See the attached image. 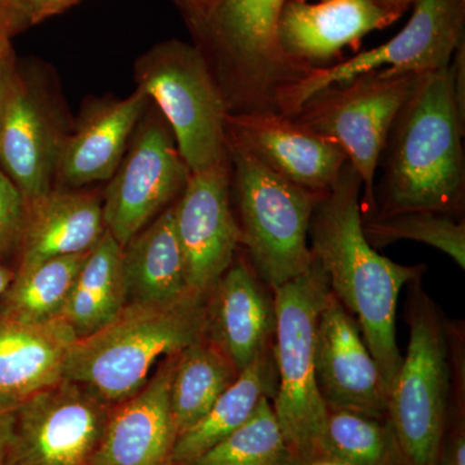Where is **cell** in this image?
Here are the masks:
<instances>
[{"label": "cell", "instance_id": "6da1fadb", "mask_svg": "<svg viewBox=\"0 0 465 465\" xmlns=\"http://www.w3.org/2000/svg\"><path fill=\"white\" fill-rule=\"evenodd\" d=\"M361 192L362 180L348 161L314 207L309 247L326 272L333 295L360 324L390 399L403 360L396 333L400 293L420 281L425 265L391 262L367 242Z\"/></svg>", "mask_w": 465, "mask_h": 465}, {"label": "cell", "instance_id": "7a4b0ae2", "mask_svg": "<svg viewBox=\"0 0 465 465\" xmlns=\"http://www.w3.org/2000/svg\"><path fill=\"white\" fill-rule=\"evenodd\" d=\"M464 125L449 67L424 74L388 134L374 215L402 211L459 215L465 195Z\"/></svg>", "mask_w": 465, "mask_h": 465}, {"label": "cell", "instance_id": "3957f363", "mask_svg": "<svg viewBox=\"0 0 465 465\" xmlns=\"http://www.w3.org/2000/svg\"><path fill=\"white\" fill-rule=\"evenodd\" d=\"M287 0H206L189 12L229 114H281L280 101L312 70L295 65L278 45Z\"/></svg>", "mask_w": 465, "mask_h": 465}, {"label": "cell", "instance_id": "277c9868", "mask_svg": "<svg viewBox=\"0 0 465 465\" xmlns=\"http://www.w3.org/2000/svg\"><path fill=\"white\" fill-rule=\"evenodd\" d=\"M207 293L189 292L168 304L128 302L100 330L76 339L64 379L84 384L110 405L136 393L163 358L204 336Z\"/></svg>", "mask_w": 465, "mask_h": 465}, {"label": "cell", "instance_id": "5b68a950", "mask_svg": "<svg viewBox=\"0 0 465 465\" xmlns=\"http://www.w3.org/2000/svg\"><path fill=\"white\" fill-rule=\"evenodd\" d=\"M409 289V345L388 399V418L405 465H437L454 382L451 324L420 281Z\"/></svg>", "mask_w": 465, "mask_h": 465}, {"label": "cell", "instance_id": "8992f818", "mask_svg": "<svg viewBox=\"0 0 465 465\" xmlns=\"http://www.w3.org/2000/svg\"><path fill=\"white\" fill-rule=\"evenodd\" d=\"M329 277L317 259L304 273L273 291V353L278 387L272 400L290 455L321 457L327 409L318 391L314 356Z\"/></svg>", "mask_w": 465, "mask_h": 465}, {"label": "cell", "instance_id": "52a82bcc", "mask_svg": "<svg viewBox=\"0 0 465 465\" xmlns=\"http://www.w3.org/2000/svg\"><path fill=\"white\" fill-rule=\"evenodd\" d=\"M241 243L253 271L272 291L304 273L313 262L309 224L323 194L308 191L265 167L226 137Z\"/></svg>", "mask_w": 465, "mask_h": 465}, {"label": "cell", "instance_id": "ba28073f", "mask_svg": "<svg viewBox=\"0 0 465 465\" xmlns=\"http://www.w3.org/2000/svg\"><path fill=\"white\" fill-rule=\"evenodd\" d=\"M424 74L365 73L313 94L295 115L304 125L338 143L362 180V216L374 215L376 171L394 119Z\"/></svg>", "mask_w": 465, "mask_h": 465}, {"label": "cell", "instance_id": "9c48e42d", "mask_svg": "<svg viewBox=\"0 0 465 465\" xmlns=\"http://www.w3.org/2000/svg\"><path fill=\"white\" fill-rule=\"evenodd\" d=\"M140 88L157 103L192 173L228 161L224 94L197 45L168 41L140 60Z\"/></svg>", "mask_w": 465, "mask_h": 465}, {"label": "cell", "instance_id": "30bf717a", "mask_svg": "<svg viewBox=\"0 0 465 465\" xmlns=\"http://www.w3.org/2000/svg\"><path fill=\"white\" fill-rule=\"evenodd\" d=\"M112 407L61 379L15 407L0 465H91Z\"/></svg>", "mask_w": 465, "mask_h": 465}, {"label": "cell", "instance_id": "8fae6325", "mask_svg": "<svg viewBox=\"0 0 465 465\" xmlns=\"http://www.w3.org/2000/svg\"><path fill=\"white\" fill-rule=\"evenodd\" d=\"M464 0H420L409 23L391 41L335 65L312 70L283 94L281 115L291 118L318 92L374 70L399 75L446 69L464 41Z\"/></svg>", "mask_w": 465, "mask_h": 465}, {"label": "cell", "instance_id": "7c38bea8", "mask_svg": "<svg viewBox=\"0 0 465 465\" xmlns=\"http://www.w3.org/2000/svg\"><path fill=\"white\" fill-rule=\"evenodd\" d=\"M191 174L166 119L143 124L106 189V231L124 247L180 197Z\"/></svg>", "mask_w": 465, "mask_h": 465}, {"label": "cell", "instance_id": "4fadbf2b", "mask_svg": "<svg viewBox=\"0 0 465 465\" xmlns=\"http://www.w3.org/2000/svg\"><path fill=\"white\" fill-rule=\"evenodd\" d=\"M174 229L194 292L208 293L234 260L241 231L231 206V162L192 173L173 204Z\"/></svg>", "mask_w": 465, "mask_h": 465}, {"label": "cell", "instance_id": "5bb4252c", "mask_svg": "<svg viewBox=\"0 0 465 465\" xmlns=\"http://www.w3.org/2000/svg\"><path fill=\"white\" fill-rule=\"evenodd\" d=\"M314 371L326 409L388 418V391L360 324L332 291L318 321Z\"/></svg>", "mask_w": 465, "mask_h": 465}, {"label": "cell", "instance_id": "9a60e30c", "mask_svg": "<svg viewBox=\"0 0 465 465\" xmlns=\"http://www.w3.org/2000/svg\"><path fill=\"white\" fill-rule=\"evenodd\" d=\"M226 137L283 179L324 194L348 155L338 143L281 114H228Z\"/></svg>", "mask_w": 465, "mask_h": 465}, {"label": "cell", "instance_id": "2e32d148", "mask_svg": "<svg viewBox=\"0 0 465 465\" xmlns=\"http://www.w3.org/2000/svg\"><path fill=\"white\" fill-rule=\"evenodd\" d=\"M401 15L374 0H287L277 26L284 56L307 70L333 65L345 47H358L367 34L381 30Z\"/></svg>", "mask_w": 465, "mask_h": 465}, {"label": "cell", "instance_id": "e0dca14e", "mask_svg": "<svg viewBox=\"0 0 465 465\" xmlns=\"http://www.w3.org/2000/svg\"><path fill=\"white\" fill-rule=\"evenodd\" d=\"M65 137L47 97L17 73L0 116V168L26 203L51 191Z\"/></svg>", "mask_w": 465, "mask_h": 465}, {"label": "cell", "instance_id": "ac0fdd59", "mask_svg": "<svg viewBox=\"0 0 465 465\" xmlns=\"http://www.w3.org/2000/svg\"><path fill=\"white\" fill-rule=\"evenodd\" d=\"M176 358H163L136 393L112 407L91 465H173L177 432L170 391Z\"/></svg>", "mask_w": 465, "mask_h": 465}, {"label": "cell", "instance_id": "d6986e66", "mask_svg": "<svg viewBox=\"0 0 465 465\" xmlns=\"http://www.w3.org/2000/svg\"><path fill=\"white\" fill-rule=\"evenodd\" d=\"M274 332L273 291L250 262L232 260L207 293L204 336L241 372L273 348Z\"/></svg>", "mask_w": 465, "mask_h": 465}, {"label": "cell", "instance_id": "ffe728a7", "mask_svg": "<svg viewBox=\"0 0 465 465\" xmlns=\"http://www.w3.org/2000/svg\"><path fill=\"white\" fill-rule=\"evenodd\" d=\"M148 99L139 87L127 99L106 101L91 108L61 146L56 168L61 183L81 188L112 179Z\"/></svg>", "mask_w": 465, "mask_h": 465}, {"label": "cell", "instance_id": "44dd1931", "mask_svg": "<svg viewBox=\"0 0 465 465\" xmlns=\"http://www.w3.org/2000/svg\"><path fill=\"white\" fill-rule=\"evenodd\" d=\"M76 341L64 320L27 323L0 313V400L18 405L64 379Z\"/></svg>", "mask_w": 465, "mask_h": 465}, {"label": "cell", "instance_id": "7402d4cb", "mask_svg": "<svg viewBox=\"0 0 465 465\" xmlns=\"http://www.w3.org/2000/svg\"><path fill=\"white\" fill-rule=\"evenodd\" d=\"M105 231L99 198L88 193L51 189L27 203L18 268L88 252Z\"/></svg>", "mask_w": 465, "mask_h": 465}, {"label": "cell", "instance_id": "603a6c76", "mask_svg": "<svg viewBox=\"0 0 465 465\" xmlns=\"http://www.w3.org/2000/svg\"><path fill=\"white\" fill-rule=\"evenodd\" d=\"M124 273L128 302L168 304L194 292L186 280L173 206L125 244Z\"/></svg>", "mask_w": 465, "mask_h": 465}, {"label": "cell", "instance_id": "cb8c5ba5", "mask_svg": "<svg viewBox=\"0 0 465 465\" xmlns=\"http://www.w3.org/2000/svg\"><path fill=\"white\" fill-rule=\"evenodd\" d=\"M278 376L273 348L242 370L206 415L177 437L173 465H188L241 428L255 412L260 400H273Z\"/></svg>", "mask_w": 465, "mask_h": 465}, {"label": "cell", "instance_id": "d4e9b609", "mask_svg": "<svg viewBox=\"0 0 465 465\" xmlns=\"http://www.w3.org/2000/svg\"><path fill=\"white\" fill-rule=\"evenodd\" d=\"M127 304L124 247L105 231L87 253L61 320L76 339L84 338L114 320Z\"/></svg>", "mask_w": 465, "mask_h": 465}, {"label": "cell", "instance_id": "484cf974", "mask_svg": "<svg viewBox=\"0 0 465 465\" xmlns=\"http://www.w3.org/2000/svg\"><path fill=\"white\" fill-rule=\"evenodd\" d=\"M240 372L206 336L183 349L171 381V410L177 437L201 420Z\"/></svg>", "mask_w": 465, "mask_h": 465}, {"label": "cell", "instance_id": "4316f807", "mask_svg": "<svg viewBox=\"0 0 465 465\" xmlns=\"http://www.w3.org/2000/svg\"><path fill=\"white\" fill-rule=\"evenodd\" d=\"M88 252L17 268L0 298V313L27 323L60 320Z\"/></svg>", "mask_w": 465, "mask_h": 465}, {"label": "cell", "instance_id": "83f0119b", "mask_svg": "<svg viewBox=\"0 0 465 465\" xmlns=\"http://www.w3.org/2000/svg\"><path fill=\"white\" fill-rule=\"evenodd\" d=\"M324 457L349 465H405L390 418L327 409Z\"/></svg>", "mask_w": 465, "mask_h": 465}, {"label": "cell", "instance_id": "f1b7e54d", "mask_svg": "<svg viewBox=\"0 0 465 465\" xmlns=\"http://www.w3.org/2000/svg\"><path fill=\"white\" fill-rule=\"evenodd\" d=\"M362 229L367 242L376 250L399 241L420 242L465 268V223L457 216L433 211H402L362 216Z\"/></svg>", "mask_w": 465, "mask_h": 465}, {"label": "cell", "instance_id": "f546056e", "mask_svg": "<svg viewBox=\"0 0 465 465\" xmlns=\"http://www.w3.org/2000/svg\"><path fill=\"white\" fill-rule=\"evenodd\" d=\"M289 454L272 400L262 397L246 423L188 465H280Z\"/></svg>", "mask_w": 465, "mask_h": 465}, {"label": "cell", "instance_id": "4dcf8cb0", "mask_svg": "<svg viewBox=\"0 0 465 465\" xmlns=\"http://www.w3.org/2000/svg\"><path fill=\"white\" fill-rule=\"evenodd\" d=\"M464 349L454 351V382L448 425L437 465H465V378Z\"/></svg>", "mask_w": 465, "mask_h": 465}, {"label": "cell", "instance_id": "1f68e13d", "mask_svg": "<svg viewBox=\"0 0 465 465\" xmlns=\"http://www.w3.org/2000/svg\"><path fill=\"white\" fill-rule=\"evenodd\" d=\"M26 213L25 197L0 168V256L20 247Z\"/></svg>", "mask_w": 465, "mask_h": 465}, {"label": "cell", "instance_id": "d6a6232c", "mask_svg": "<svg viewBox=\"0 0 465 465\" xmlns=\"http://www.w3.org/2000/svg\"><path fill=\"white\" fill-rule=\"evenodd\" d=\"M29 26L32 21L21 0H0V33L14 38Z\"/></svg>", "mask_w": 465, "mask_h": 465}, {"label": "cell", "instance_id": "836d02e7", "mask_svg": "<svg viewBox=\"0 0 465 465\" xmlns=\"http://www.w3.org/2000/svg\"><path fill=\"white\" fill-rule=\"evenodd\" d=\"M11 39L5 34L0 33V116L17 76Z\"/></svg>", "mask_w": 465, "mask_h": 465}, {"label": "cell", "instance_id": "e575fe53", "mask_svg": "<svg viewBox=\"0 0 465 465\" xmlns=\"http://www.w3.org/2000/svg\"><path fill=\"white\" fill-rule=\"evenodd\" d=\"M451 78L452 94L457 105L459 116L465 124V42H461L455 51L449 65Z\"/></svg>", "mask_w": 465, "mask_h": 465}, {"label": "cell", "instance_id": "d590c367", "mask_svg": "<svg viewBox=\"0 0 465 465\" xmlns=\"http://www.w3.org/2000/svg\"><path fill=\"white\" fill-rule=\"evenodd\" d=\"M25 5L32 25L74 7L81 0H21Z\"/></svg>", "mask_w": 465, "mask_h": 465}, {"label": "cell", "instance_id": "8d00e7d4", "mask_svg": "<svg viewBox=\"0 0 465 465\" xmlns=\"http://www.w3.org/2000/svg\"><path fill=\"white\" fill-rule=\"evenodd\" d=\"M280 465H349L344 463V461L338 460V459H333L330 457H324V455H321V457H312V458H298L292 457V455H287L286 458L283 459L282 463Z\"/></svg>", "mask_w": 465, "mask_h": 465}, {"label": "cell", "instance_id": "74e56055", "mask_svg": "<svg viewBox=\"0 0 465 465\" xmlns=\"http://www.w3.org/2000/svg\"><path fill=\"white\" fill-rule=\"evenodd\" d=\"M14 403H9L7 401L0 400V451H2L3 445L7 440L9 425H11L12 414H14Z\"/></svg>", "mask_w": 465, "mask_h": 465}, {"label": "cell", "instance_id": "f35d334b", "mask_svg": "<svg viewBox=\"0 0 465 465\" xmlns=\"http://www.w3.org/2000/svg\"><path fill=\"white\" fill-rule=\"evenodd\" d=\"M374 2L381 7L391 12H396V14L402 16L403 12L406 11L409 5H414L415 3L420 2V0H374Z\"/></svg>", "mask_w": 465, "mask_h": 465}, {"label": "cell", "instance_id": "ab89813d", "mask_svg": "<svg viewBox=\"0 0 465 465\" xmlns=\"http://www.w3.org/2000/svg\"><path fill=\"white\" fill-rule=\"evenodd\" d=\"M14 277L15 272L11 271L8 266L3 265L2 262H0V298H2L5 290L8 289L9 283L12 282Z\"/></svg>", "mask_w": 465, "mask_h": 465}, {"label": "cell", "instance_id": "60d3db41", "mask_svg": "<svg viewBox=\"0 0 465 465\" xmlns=\"http://www.w3.org/2000/svg\"><path fill=\"white\" fill-rule=\"evenodd\" d=\"M177 2L183 5L186 14H189V12H193L195 11V9L200 8L206 0H177Z\"/></svg>", "mask_w": 465, "mask_h": 465}, {"label": "cell", "instance_id": "b9f144b4", "mask_svg": "<svg viewBox=\"0 0 465 465\" xmlns=\"http://www.w3.org/2000/svg\"><path fill=\"white\" fill-rule=\"evenodd\" d=\"M321 2H324V0H321Z\"/></svg>", "mask_w": 465, "mask_h": 465}]
</instances>
